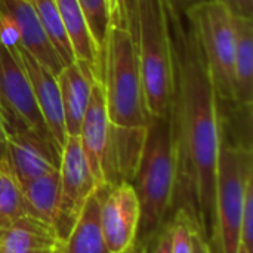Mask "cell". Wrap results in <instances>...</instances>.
Masks as SVG:
<instances>
[{"instance_id": "2", "label": "cell", "mask_w": 253, "mask_h": 253, "mask_svg": "<svg viewBox=\"0 0 253 253\" xmlns=\"http://www.w3.org/2000/svg\"><path fill=\"white\" fill-rule=\"evenodd\" d=\"M139 202L141 219L136 243L145 248L166 225L176 188V147L172 111L151 117L132 182Z\"/></svg>"}, {"instance_id": "12", "label": "cell", "mask_w": 253, "mask_h": 253, "mask_svg": "<svg viewBox=\"0 0 253 253\" xmlns=\"http://www.w3.org/2000/svg\"><path fill=\"white\" fill-rule=\"evenodd\" d=\"M145 127H119L110 125L102 157V185L132 184L138 168Z\"/></svg>"}, {"instance_id": "1", "label": "cell", "mask_w": 253, "mask_h": 253, "mask_svg": "<svg viewBox=\"0 0 253 253\" xmlns=\"http://www.w3.org/2000/svg\"><path fill=\"white\" fill-rule=\"evenodd\" d=\"M173 55L172 122L176 147V193L211 253L216 252V182L221 150L218 96L199 39L188 21L169 13Z\"/></svg>"}, {"instance_id": "15", "label": "cell", "mask_w": 253, "mask_h": 253, "mask_svg": "<svg viewBox=\"0 0 253 253\" xmlns=\"http://www.w3.org/2000/svg\"><path fill=\"white\" fill-rule=\"evenodd\" d=\"M108 185H98L89 196L70 234L58 242L53 253H110L101 230V205Z\"/></svg>"}, {"instance_id": "18", "label": "cell", "mask_w": 253, "mask_h": 253, "mask_svg": "<svg viewBox=\"0 0 253 253\" xmlns=\"http://www.w3.org/2000/svg\"><path fill=\"white\" fill-rule=\"evenodd\" d=\"M55 230L33 216H24L0 231V253H53Z\"/></svg>"}, {"instance_id": "23", "label": "cell", "mask_w": 253, "mask_h": 253, "mask_svg": "<svg viewBox=\"0 0 253 253\" xmlns=\"http://www.w3.org/2000/svg\"><path fill=\"white\" fill-rule=\"evenodd\" d=\"M24 216L31 213L19 185L12 176L0 173V231Z\"/></svg>"}, {"instance_id": "24", "label": "cell", "mask_w": 253, "mask_h": 253, "mask_svg": "<svg viewBox=\"0 0 253 253\" xmlns=\"http://www.w3.org/2000/svg\"><path fill=\"white\" fill-rule=\"evenodd\" d=\"M169 230H170L172 253H193L194 234L199 228L187 212L179 209L173 221L169 222Z\"/></svg>"}, {"instance_id": "13", "label": "cell", "mask_w": 253, "mask_h": 253, "mask_svg": "<svg viewBox=\"0 0 253 253\" xmlns=\"http://www.w3.org/2000/svg\"><path fill=\"white\" fill-rule=\"evenodd\" d=\"M0 9L12 19L19 44L39 64L58 76L65 65L46 36L31 3L28 0H0Z\"/></svg>"}, {"instance_id": "8", "label": "cell", "mask_w": 253, "mask_h": 253, "mask_svg": "<svg viewBox=\"0 0 253 253\" xmlns=\"http://www.w3.org/2000/svg\"><path fill=\"white\" fill-rule=\"evenodd\" d=\"M59 206L55 222V233L64 240L79 219L84 203L98 187L86 156L83 153L80 138L68 136L61 151L59 163Z\"/></svg>"}, {"instance_id": "29", "label": "cell", "mask_w": 253, "mask_h": 253, "mask_svg": "<svg viewBox=\"0 0 253 253\" xmlns=\"http://www.w3.org/2000/svg\"><path fill=\"white\" fill-rule=\"evenodd\" d=\"M199 1L202 0H165L168 12L179 18H184V15Z\"/></svg>"}, {"instance_id": "11", "label": "cell", "mask_w": 253, "mask_h": 253, "mask_svg": "<svg viewBox=\"0 0 253 253\" xmlns=\"http://www.w3.org/2000/svg\"><path fill=\"white\" fill-rule=\"evenodd\" d=\"M9 50H12L19 58L31 83L34 98L44 119V123L52 133L58 148L62 151L68 135L65 130V120L56 76H53L49 70L39 64L19 43Z\"/></svg>"}, {"instance_id": "27", "label": "cell", "mask_w": 253, "mask_h": 253, "mask_svg": "<svg viewBox=\"0 0 253 253\" xmlns=\"http://www.w3.org/2000/svg\"><path fill=\"white\" fill-rule=\"evenodd\" d=\"M154 240H156V243H154L153 249L148 253H172V242H170L169 224H166V225L159 231V234L154 237Z\"/></svg>"}, {"instance_id": "20", "label": "cell", "mask_w": 253, "mask_h": 253, "mask_svg": "<svg viewBox=\"0 0 253 253\" xmlns=\"http://www.w3.org/2000/svg\"><path fill=\"white\" fill-rule=\"evenodd\" d=\"M33 218L55 227L59 206V172H50L19 185Z\"/></svg>"}, {"instance_id": "5", "label": "cell", "mask_w": 253, "mask_h": 253, "mask_svg": "<svg viewBox=\"0 0 253 253\" xmlns=\"http://www.w3.org/2000/svg\"><path fill=\"white\" fill-rule=\"evenodd\" d=\"M184 18L193 27L219 101H234V15L216 0H202Z\"/></svg>"}, {"instance_id": "3", "label": "cell", "mask_w": 253, "mask_h": 253, "mask_svg": "<svg viewBox=\"0 0 253 253\" xmlns=\"http://www.w3.org/2000/svg\"><path fill=\"white\" fill-rule=\"evenodd\" d=\"M136 43L142 92L150 117H163L173 102V55L165 0H123Z\"/></svg>"}, {"instance_id": "14", "label": "cell", "mask_w": 253, "mask_h": 253, "mask_svg": "<svg viewBox=\"0 0 253 253\" xmlns=\"http://www.w3.org/2000/svg\"><path fill=\"white\" fill-rule=\"evenodd\" d=\"M110 125L104 84L93 82L89 105L80 126L79 138L90 172L98 185H102V157L108 139Z\"/></svg>"}, {"instance_id": "28", "label": "cell", "mask_w": 253, "mask_h": 253, "mask_svg": "<svg viewBox=\"0 0 253 253\" xmlns=\"http://www.w3.org/2000/svg\"><path fill=\"white\" fill-rule=\"evenodd\" d=\"M0 173L12 176L10 165H9V151H7V136L3 127V122L0 117ZM13 178V176H12Z\"/></svg>"}, {"instance_id": "26", "label": "cell", "mask_w": 253, "mask_h": 253, "mask_svg": "<svg viewBox=\"0 0 253 253\" xmlns=\"http://www.w3.org/2000/svg\"><path fill=\"white\" fill-rule=\"evenodd\" d=\"M225 4L230 12L236 16L252 18L253 16V0H216Z\"/></svg>"}, {"instance_id": "25", "label": "cell", "mask_w": 253, "mask_h": 253, "mask_svg": "<svg viewBox=\"0 0 253 253\" xmlns=\"http://www.w3.org/2000/svg\"><path fill=\"white\" fill-rule=\"evenodd\" d=\"M240 248L246 253H253V179L246 188L240 227Z\"/></svg>"}, {"instance_id": "16", "label": "cell", "mask_w": 253, "mask_h": 253, "mask_svg": "<svg viewBox=\"0 0 253 253\" xmlns=\"http://www.w3.org/2000/svg\"><path fill=\"white\" fill-rule=\"evenodd\" d=\"M79 67L92 82H99L98 50L77 0H55Z\"/></svg>"}, {"instance_id": "22", "label": "cell", "mask_w": 253, "mask_h": 253, "mask_svg": "<svg viewBox=\"0 0 253 253\" xmlns=\"http://www.w3.org/2000/svg\"><path fill=\"white\" fill-rule=\"evenodd\" d=\"M77 1L82 7L92 40L98 50L99 79L102 83L107 39H108V28H110V0H77Z\"/></svg>"}, {"instance_id": "10", "label": "cell", "mask_w": 253, "mask_h": 253, "mask_svg": "<svg viewBox=\"0 0 253 253\" xmlns=\"http://www.w3.org/2000/svg\"><path fill=\"white\" fill-rule=\"evenodd\" d=\"M141 211L132 184L108 187L101 205V230L110 253H125L135 246Z\"/></svg>"}, {"instance_id": "19", "label": "cell", "mask_w": 253, "mask_h": 253, "mask_svg": "<svg viewBox=\"0 0 253 253\" xmlns=\"http://www.w3.org/2000/svg\"><path fill=\"white\" fill-rule=\"evenodd\" d=\"M234 101H253V21L234 15Z\"/></svg>"}, {"instance_id": "21", "label": "cell", "mask_w": 253, "mask_h": 253, "mask_svg": "<svg viewBox=\"0 0 253 253\" xmlns=\"http://www.w3.org/2000/svg\"><path fill=\"white\" fill-rule=\"evenodd\" d=\"M55 50L58 52L64 65L76 61L71 42L64 27L62 18L58 12L55 0H28Z\"/></svg>"}, {"instance_id": "31", "label": "cell", "mask_w": 253, "mask_h": 253, "mask_svg": "<svg viewBox=\"0 0 253 253\" xmlns=\"http://www.w3.org/2000/svg\"><path fill=\"white\" fill-rule=\"evenodd\" d=\"M133 253H145V248L139 246V245H135L133 246Z\"/></svg>"}, {"instance_id": "7", "label": "cell", "mask_w": 253, "mask_h": 253, "mask_svg": "<svg viewBox=\"0 0 253 253\" xmlns=\"http://www.w3.org/2000/svg\"><path fill=\"white\" fill-rule=\"evenodd\" d=\"M0 117L3 123L24 125L47 142H56L39 110L28 76L19 58L0 43ZM59 150V148H58ZM61 151V150H59Z\"/></svg>"}, {"instance_id": "4", "label": "cell", "mask_w": 253, "mask_h": 253, "mask_svg": "<svg viewBox=\"0 0 253 253\" xmlns=\"http://www.w3.org/2000/svg\"><path fill=\"white\" fill-rule=\"evenodd\" d=\"M102 84L111 125L147 127L151 117L144 101L136 43L123 0H110V28Z\"/></svg>"}, {"instance_id": "32", "label": "cell", "mask_w": 253, "mask_h": 253, "mask_svg": "<svg viewBox=\"0 0 253 253\" xmlns=\"http://www.w3.org/2000/svg\"><path fill=\"white\" fill-rule=\"evenodd\" d=\"M237 253H246V252H245V251H243L242 248H239V252H237Z\"/></svg>"}, {"instance_id": "17", "label": "cell", "mask_w": 253, "mask_h": 253, "mask_svg": "<svg viewBox=\"0 0 253 253\" xmlns=\"http://www.w3.org/2000/svg\"><path fill=\"white\" fill-rule=\"evenodd\" d=\"M56 80L59 84L67 135L79 136L93 82L84 74L76 61L65 65L56 76Z\"/></svg>"}, {"instance_id": "6", "label": "cell", "mask_w": 253, "mask_h": 253, "mask_svg": "<svg viewBox=\"0 0 253 253\" xmlns=\"http://www.w3.org/2000/svg\"><path fill=\"white\" fill-rule=\"evenodd\" d=\"M252 179V150L221 139L216 182L215 253L239 252L246 188Z\"/></svg>"}, {"instance_id": "33", "label": "cell", "mask_w": 253, "mask_h": 253, "mask_svg": "<svg viewBox=\"0 0 253 253\" xmlns=\"http://www.w3.org/2000/svg\"><path fill=\"white\" fill-rule=\"evenodd\" d=\"M125 253H133V248H132L130 251H127V252H125Z\"/></svg>"}, {"instance_id": "30", "label": "cell", "mask_w": 253, "mask_h": 253, "mask_svg": "<svg viewBox=\"0 0 253 253\" xmlns=\"http://www.w3.org/2000/svg\"><path fill=\"white\" fill-rule=\"evenodd\" d=\"M193 253H211L208 243L205 242L202 233L197 230L194 234V243H193Z\"/></svg>"}, {"instance_id": "9", "label": "cell", "mask_w": 253, "mask_h": 253, "mask_svg": "<svg viewBox=\"0 0 253 253\" xmlns=\"http://www.w3.org/2000/svg\"><path fill=\"white\" fill-rule=\"evenodd\" d=\"M10 172L18 185L59 169L61 151L24 125H3Z\"/></svg>"}]
</instances>
